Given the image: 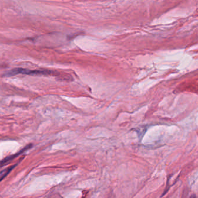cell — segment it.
Masks as SVG:
<instances>
[{
  "mask_svg": "<svg viewBox=\"0 0 198 198\" xmlns=\"http://www.w3.org/2000/svg\"><path fill=\"white\" fill-rule=\"evenodd\" d=\"M51 73V71L48 70H31L29 69L22 68H15L9 71L5 75L7 76H11L17 74H25V75H48Z\"/></svg>",
  "mask_w": 198,
  "mask_h": 198,
  "instance_id": "obj_1",
  "label": "cell"
},
{
  "mask_svg": "<svg viewBox=\"0 0 198 198\" xmlns=\"http://www.w3.org/2000/svg\"><path fill=\"white\" fill-rule=\"evenodd\" d=\"M16 166V164L15 165H12L10 167H8L6 169H4L3 170L1 171H0V182L4 178L6 177L7 175H8V174L11 171V170H13L14 167H15V166Z\"/></svg>",
  "mask_w": 198,
  "mask_h": 198,
  "instance_id": "obj_3",
  "label": "cell"
},
{
  "mask_svg": "<svg viewBox=\"0 0 198 198\" xmlns=\"http://www.w3.org/2000/svg\"><path fill=\"white\" fill-rule=\"evenodd\" d=\"M190 198H196V196H195V195H193L190 197Z\"/></svg>",
  "mask_w": 198,
  "mask_h": 198,
  "instance_id": "obj_4",
  "label": "cell"
},
{
  "mask_svg": "<svg viewBox=\"0 0 198 198\" xmlns=\"http://www.w3.org/2000/svg\"><path fill=\"white\" fill-rule=\"evenodd\" d=\"M32 147V145H28V146H26V147H25L23 150L19 152L18 153L15 154L14 155H11V156H9L8 157H6L5 159H4V160H2L1 162H0V166H2V165H4L5 164H7L8 162H9L10 161H12V159H14V158H15L17 157H18L19 155H21L22 153H23V152H25V151L27 150L28 149H29L30 147Z\"/></svg>",
  "mask_w": 198,
  "mask_h": 198,
  "instance_id": "obj_2",
  "label": "cell"
}]
</instances>
